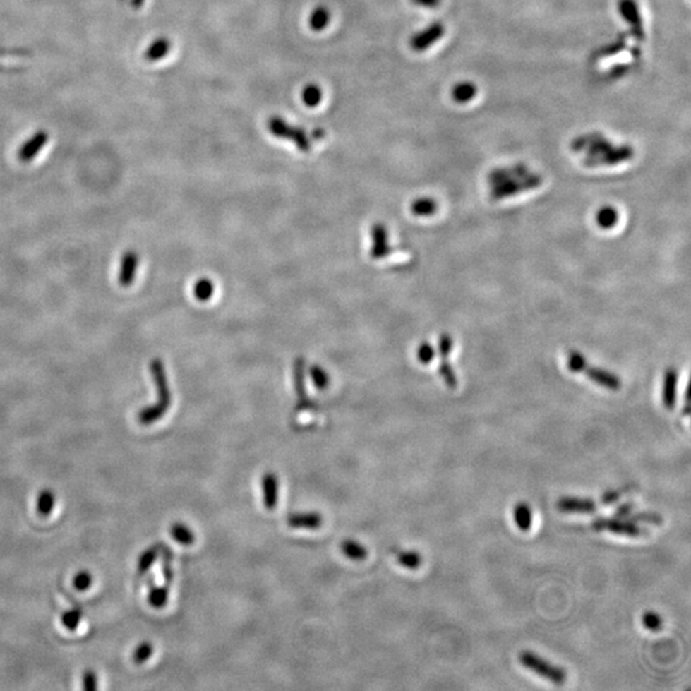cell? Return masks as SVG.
<instances>
[{
  "instance_id": "obj_46",
  "label": "cell",
  "mask_w": 691,
  "mask_h": 691,
  "mask_svg": "<svg viewBox=\"0 0 691 691\" xmlns=\"http://www.w3.org/2000/svg\"><path fill=\"white\" fill-rule=\"evenodd\" d=\"M28 52L23 49H3L0 48V55H26Z\"/></svg>"
},
{
  "instance_id": "obj_18",
  "label": "cell",
  "mask_w": 691,
  "mask_h": 691,
  "mask_svg": "<svg viewBox=\"0 0 691 691\" xmlns=\"http://www.w3.org/2000/svg\"><path fill=\"white\" fill-rule=\"evenodd\" d=\"M478 94V88L470 81L456 83L451 90L452 100L457 104L470 103Z\"/></svg>"
},
{
  "instance_id": "obj_42",
  "label": "cell",
  "mask_w": 691,
  "mask_h": 691,
  "mask_svg": "<svg viewBox=\"0 0 691 691\" xmlns=\"http://www.w3.org/2000/svg\"><path fill=\"white\" fill-rule=\"evenodd\" d=\"M83 689L85 690H95L97 687V678L92 671H86L83 678Z\"/></svg>"
},
{
  "instance_id": "obj_19",
  "label": "cell",
  "mask_w": 691,
  "mask_h": 691,
  "mask_svg": "<svg viewBox=\"0 0 691 691\" xmlns=\"http://www.w3.org/2000/svg\"><path fill=\"white\" fill-rule=\"evenodd\" d=\"M513 520L521 531H529L533 524V512L527 503H517L513 508Z\"/></svg>"
},
{
  "instance_id": "obj_48",
  "label": "cell",
  "mask_w": 691,
  "mask_h": 691,
  "mask_svg": "<svg viewBox=\"0 0 691 691\" xmlns=\"http://www.w3.org/2000/svg\"><path fill=\"white\" fill-rule=\"evenodd\" d=\"M145 0H132V6L133 8H140L143 4H144Z\"/></svg>"
},
{
  "instance_id": "obj_35",
  "label": "cell",
  "mask_w": 691,
  "mask_h": 691,
  "mask_svg": "<svg viewBox=\"0 0 691 691\" xmlns=\"http://www.w3.org/2000/svg\"><path fill=\"white\" fill-rule=\"evenodd\" d=\"M627 519L630 521L644 522V524H650V525H662L663 524L662 516L653 512H631Z\"/></svg>"
},
{
  "instance_id": "obj_38",
  "label": "cell",
  "mask_w": 691,
  "mask_h": 691,
  "mask_svg": "<svg viewBox=\"0 0 691 691\" xmlns=\"http://www.w3.org/2000/svg\"><path fill=\"white\" fill-rule=\"evenodd\" d=\"M152 656V645L150 643H141L133 651V661L136 664H143Z\"/></svg>"
},
{
  "instance_id": "obj_3",
  "label": "cell",
  "mask_w": 691,
  "mask_h": 691,
  "mask_svg": "<svg viewBox=\"0 0 691 691\" xmlns=\"http://www.w3.org/2000/svg\"><path fill=\"white\" fill-rule=\"evenodd\" d=\"M520 662L524 667H527V670L533 671L541 678H546L555 685H563L566 681V676H567L566 671L561 667H557L555 664L549 663L548 661L531 651L521 653Z\"/></svg>"
},
{
  "instance_id": "obj_24",
  "label": "cell",
  "mask_w": 691,
  "mask_h": 691,
  "mask_svg": "<svg viewBox=\"0 0 691 691\" xmlns=\"http://www.w3.org/2000/svg\"><path fill=\"white\" fill-rule=\"evenodd\" d=\"M341 549L346 557L352 561H363L368 555L366 548L355 541H344L341 544Z\"/></svg>"
},
{
  "instance_id": "obj_39",
  "label": "cell",
  "mask_w": 691,
  "mask_h": 691,
  "mask_svg": "<svg viewBox=\"0 0 691 691\" xmlns=\"http://www.w3.org/2000/svg\"><path fill=\"white\" fill-rule=\"evenodd\" d=\"M434 357H435V351L433 349L431 343H421L418 349L419 361L424 363V365H428V363H431L434 360Z\"/></svg>"
},
{
  "instance_id": "obj_34",
  "label": "cell",
  "mask_w": 691,
  "mask_h": 691,
  "mask_svg": "<svg viewBox=\"0 0 691 691\" xmlns=\"http://www.w3.org/2000/svg\"><path fill=\"white\" fill-rule=\"evenodd\" d=\"M83 618V611L78 608L71 609L62 615V625L69 631H75Z\"/></svg>"
},
{
  "instance_id": "obj_23",
  "label": "cell",
  "mask_w": 691,
  "mask_h": 691,
  "mask_svg": "<svg viewBox=\"0 0 691 691\" xmlns=\"http://www.w3.org/2000/svg\"><path fill=\"white\" fill-rule=\"evenodd\" d=\"M410 209L416 217H429L438 210V203L431 198H420L411 204Z\"/></svg>"
},
{
  "instance_id": "obj_12",
  "label": "cell",
  "mask_w": 691,
  "mask_h": 691,
  "mask_svg": "<svg viewBox=\"0 0 691 691\" xmlns=\"http://www.w3.org/2000/svg\"><path fill=\"white\" fill-rule=\"evenodd\" d=\"M49 135L44 131H39L30 137L25 144L22 145L18 151V157L22 163H30L35 157L42 151V148L48 144Z\"/></svg>"
},
{
  "instance_id": "obj_14",
  "label": "cell",
  "mask_w": 691,
  "mask_h": 691,
  "mask_svg": "<svg viewBox=\"0 0 691 691\" xmlns=\"http://www.w3.org/2000/svg\"><path fill=\"white\" fill-rule=\"evenodd\" d=\"M529 173V168L525 164H515L511 167H503L498 168L489 173L488 179L492 186L500 185L502 182H506L510 179H520Z\"/></svg>"
},
{
  "instance_id": "obj_25",
  "label": "cell",
  "mask_w": 691,
  "mask_h": 691,
  "mask_svg": "<svg viewBox=\"0 0 691 691\" xmlns=\"http://www.w3.org/2000/svg\"><path fill=\"white\" fill-rule=\"evenodd\" d=\"M172 538L174 541L182 544V546H191L195 541V534L192 533L191 529L184 525V524H173L171 527Z\"/></svg>"
},
{
  "instance_id": "obj_4",
  "label": "cell",
  "mask_w": 691,
  "mask_h": 691,
  "mask_svg": "<svg viewBox=\"0 0 691 691\" xmlns=\"http://www.w3.org/2000/svg\"><path fill=\"white\" fill-rule=\"evenodd\" d=\"M268 130L273 133L274 136L289 140L296 144L299 150L308 152L311 149V143L306 132L300 128L288 124L281 116H272L268 121Z\"/></svg>"
},
{
  "instance_id": "obj_36",
  "label": "cell",
  "mask_w": 691,
  "mask_h": 691,
  "mask_svg": "<svg viewBox=\"0 0 691 691\" xmlns=\"http://www.w3.org/2000/svg\"><path fill=\"white\" fill-rule=\"evenodd\" d=\"M602 136L599 133H587V135H582V136L576 137L575 140L571 143V149L575 152H580V151H585L588 149L589 145L591 144L593 141H596L598 137Z\"/></svg>"
},
{
  "instance_id": "obj_47",
  "label": "cell",
  "mask_w": 691,
  "mask_h": 691,
  "mask_svg": "<svg viewBox=\"0 0 691 691\" xmlns=\"http://www.w3.org/2000/svg\"><path fill=\"white\" fill-rule=\"evenodd\" d=\"M311 135H313L315 140H320V138H323V136H324V131H323L322 128H315Z\"/></svg>"
},
{
  "instance_id": "obj_8",
  "label": "cell",
  "mask_w": 691,
  "mask_h": 691,
  "mask_svg": "<svg viewBox=\"0 0 691 691\" xmlns=\"http://www.w3.org/2000/svg\"><path fill=\"white\" fill-rule=\"evenodd\" d=\"M617 9L618 13L621 14L623 21L629 23L632 36H635L637 40H643V21H642V14L637 0H618Z\"/></svg>"
},
{
  "instance_id": "obj_41",
  "label": "cell",
  "mask_w": 691,
  "mask_h": 691,
  "mask_svg": "<svg viewBox=\"0 0 691 691\" xmlns=\"http://www.w3.org/2000/svg\"><path fill=\"white\" fill-rule=\"evenodd\" d=\"M311 377H313V380H314L315 385H316L318 388L324 390V388H327V387H328V375H327V374H325L322 369L315 368V369L313 370Z\"/></svg>"
},
{
  "instance_id": "obj_32",
  "label": "cell",
  "mask_w": 691,
  "mask_h": 691,
  "mask_svg": "<svg viewBox=\"0 0 691 691\" xmlns=\"http://www.w3.org/2000/svg\"><path fill=\"white\" fill-rule=\"evenodd\" d=\"M613 146L615 145L612 144L609 140L603 136H599L596 141H593L591 144L589 145L588 149L585 150L587 151V157H599L604 152L611 150Z\"/></svg>"
},
{
  "instance_id": "obj_33",
  "label": "cell",
  "mask_w": 691,
  "mask_h": 691,
  "mask_svg": "<svg viewBox=\"0 0 691 691\" xmlns=\"http://www.w3.org/2000/svg\"><path fill=\"white\" fill-rule=\"evenodd\" d=\"M212 292H214V286H212V281H209L206 278L199 280L193 287V294L200 301H208L212 297Z\"/></svg>"
},
{
  "instance_id": "obj_37",
  "label": "cell",
  "mask_w": 691,
  "mask_h": 691,
  "mask_svg": "<svg viewBox=\"0 0 691 691\" xmlns=\"http://www.w3.org/2000/svg\"><path fill=\"white\" fill-rule=\"evenodd\" d=\"M92 585V576L88 571H80L73 577V587L78 591H86Z\"/></svg>"
},
{
  "instance_id": "obj_10",
  "label": "cell",
  "mask_w": 691,
  "mask_h": 691,
  "mask_svg": "<svg viewBox=\"0 0 691 691\" xmlns=\"http://www.w3.org/2000/svg\"><path fill=\"white\" fill-rule=\"evenodd\" d=\"M582 373H584L590 380H593L594 383L601 385L603 388H607V390H618L623 385L621 379L615 375L613 373L601 369V368L590 366L588 363H584Z\"/></svg>"
},
{
  "instance_id": "obj_17",
  "label": "cell",
  "mask_w": 691,
  "mask_h": 691,
  "mask_svg": "<svg viewBox=\"0 0 691 691\" xmlns=\"http://www.w3.org/2000/svg\"><path fill=\"white\" fill-rule=\"evenodd\" d=\"M263 494H264V505L269 511H272L277 506L278 500V479L275 474L268 472L263 478Z\"/></svg>"
},
{
  "instance_id": "obj_16",
  "label": "cell",
  "mask_w": 691,
  "mask_h": 691,
  "mask_svg": "<svg viewBox=\"0 0 691 691\" xmlns=\"http://www.w3.org/2000/svg\"><path fill=\"white\" fill-rule=\"evenodd\" d=\"M287 524L294 529H308L316 530L323 524L322 516L316 512L294 513L289 515Z\"/></svg>"
},
{
  "instance_id": "obj_44",
  "label": "cell",
  "mask_w": 691,
  "mask_h": 691,
  "mask_svg": "<svg viewBox=\"0 0 691 691\" xmlns=\"http://www.w3.org/2000/svg\"><path fill=\"white\" fill-rule=\"evenodd\" d=\"M634 510V506L631 503H626V505H623V506L618 507L616 510L617 517H623V519H627L629 517L630 513L632 512Z\"/></svg>"
},
{
  "instance_id": "obj_5",
  "label": "cell",
  "mask_w": 691,
  "mask_h": 691,
  "mask_svg": "<svg viewBox=\"0 0 691 691\" xmlns=\"http://www.w3.org/2000/svg\"><path fill=\"white\" fill-rule=\"evenodd\" d=\"M591 527L596 531H609L612 534L625 535L630 538H639L643 535H648V531L643 527H637L632 521L623 520L620 519H611V517H599L591 522Z\"/></svg>"
},
{
  "instance_id": "obj_21",
  "label": "cell",
  "mask_w": 691,
  "mask_h": 691,
  "mask_svg": "<svg viewBox=\"0 0 691 691\" xmlns=\"http://www.w3.org/2000/svg\"><path fill=\"white\" fill-rule=\"evenodd\" d=\"M169 52H171V42L165 37H160L152 42L145 52V59L150 62H157L163 59Z\"/></svg>"
},
{
  "instance_id": "obj_2",
  "label": "cell",
  "mask_w": 691,
  "mask_h": 691,
  "mask_svg": "<svg viewBox=\"0 0 691 691\" xmlns=\"http://www.w3.org/2000/svg\"><path fill=\"white\" fill-rule=\"evenodd\" d=\"M543 184V177L536 173H527L520 179H510L502 182L500 185L492 186L491 199L500 201L506 198H511L522 192L530 191L538 188Z\"/></svg>"
},
{
  "instance_id": "obj_43",
  "label": "cell",
  "mask_w": 691,
  "mask_h": 691,
  "mask_svg": "<svg viewBox=\"0 0 691 691\" xmlns=\"http://www.w3.org/2000/svg\"><path fill=\"white\" fill-rule=\"evenodd\" d=\"M621 494L623 493L618 492V491H616V492L606 493L602 497L603 505H612V503H615V502H617V500L621 498Z\"/></svg>"
},
{
  "instance_id": "obj_6",
  "label": "cell",
  "mask_w": 691,
  "mask_h": 691,
  "mask_svg": "<svg viewBox=\"0 0 691 691\" xmlns=\"http://www.w3.org/2000/svg\"><path fill=\"white\" fill-rule=\"evenodd\" d=\"M635 155V151L632 146L630 145H621V146H613L611 150L604 152L599 157H584V165L589 168H596L601 165H616L620 163L629 162Z\"/></svg>"
},
{
  "instance_id": "obj_1",
  "label": "cell",
  "mask_w": 691,
  "mask_h": 691,
  "mask_svg": "<svg viewBox=\"0 0 691 691\" xmlns=\"http://www.w3.org/2000/svg\"><path fill=\"white\" fill-rule=\"evenodd\" d=\"M151 377L157 390V401L151 406L145 407L138 412V421L143 425H150L164 416L165 412L171 407V388L168 385L165 375L164 365L162 360L155 359L150 363Z\"/></svg>"
},
{
  "instance_id": "obj_9",
  "label": "cell",
  "mask_w": 691,
  "mask_h": 691,
  "mask_svg": "<svg viewBox=\"0 0 691 691\" xmlns=\"http://www.w3.org/2000/svg\"><path fill=\"white\" fill-rule=\"evenodd\" d=\"M445 32V28L443 23L434 22V23H431V26H428L423 31H420L411 37V49L414 52H418V53L424 52L426 49L431 48L433 44L439 42L443 37Z\"/></svg>"
},
{
  "instance_id": "obj_27",
  "label": "cell",
  "mask_w": 691,
  "mask_h": 691,
  "mask_svg": "<svg viewBox=\"0 0 691 691\" xmlns=\"http://www.w3.org/2000/svg\"><path fill=\"white\" fill-rule=\"evenodd\" d=\"M55 503V495L54 493L49 489H45L42 491L40 494H39V498H37V512L42 516H49L53 508H54Z\"/></svg>"
},
{
  "instance_id": "obj_30",
  "label": "cell",
  "mask_w": 691,
  "mask_h": 691,
  "mask_svg": "<svg viewBox=\"0 0 691 691\" xmlns=\"http://www.w3.org/2000/svg\"><path fill=\"white\" fill-rule=\"evenodd\" d=\"M168 588L167 587H154L151 589L148 601L150 603L151 607L154 608H163L168 602Z\"/></svg>"
},
{
  "instance_id": "obj_11",
  "label": "cell",
  "mask_w": 691,
  "mask_h": 691,
  "mask_svg": "<svg viewBox=\"0 0 691 691\" xmlns=\"http://www.w3.org/2000/svg\"><path fill=\"white\" fill-rule=\"evenodd\" d=\"M140 258L133 250H128L124 253L121 259V267H119V274H118V282L122 287H130L135 281L136 277L137 267H138Z\"/></svg>"
},
{
  "instance_id": "obj_31",
  "label": "cell",
  "mask_w": 691,
  "mask_h": 691,
  "mask_svg": "<svg viewBox=\"0 0 691 691\" xmlns=\"http://www.w3.org/2000/svg\"><path fill=\"white\" fill-rule=\"evenodd\" d=\"M157 555H159V549L157 547H151L149 549H146L144 553L140 557L138 560V563H137V568H138V572L143 575L145 572H148L150 570L151 566L154 565V562L157 561Z\"/></svg>"
},
{
  "instance_id": "obj_15",
  "label": "cell",
  "mask_w": 691,
  "mask_h": 691,
  "mask_svg": "<svg viewBox=\"0 0 691 691\" xmlns=\"http://www.w3.org/2000/svg\"><path fill=\"white\" fill-rule=\"evenodd\" d=\"M678 370L668 368L666 370L663 382V404L667 410H673L678 397Z\"/></svg>"
},
{
  "instance_id": "obj_13",
  "label": "cell",
  "mask_w": 691,
  "mask_h": 691,
  "mask_svg": "<svg viewBox=\"0 0 691 691\" xmlns=\"http://www.w3.org/2000/svg\"><path fill=\"white\" fill-rule=\"evenodd\" d=\"M557 508L565 513H593L598 507L593 500L563 497L557 502Z\"/></svg>"
},
{
  "instance_id": "obj_29",
  "label": "cell",
  "mask_w": 691,
  "mask_h": 691,
  "mask_svg": "<svg viewBox=\"0 0 691 691\" xmlns=\"http://www.w3.org/2000/svg\"><path fill=\"white\" fill-rule=\"evenodd\" d=\"M302 102L308 107H316L322 102V90L319 89L318 85H306L305 89L302 90Z\"/></svg>"
},
{
  "instance_id": "obj_40",
  "label": "cell",
  "mask_w": 691,
  "mask_h": 691,
  "mask_svg": "<svg viewBox=\"0 0 691 691\" xmlns=\"http://www.w3.org/2000/svg\"><path fill=\"white\" fill-rule=\"evenodd\" d=\"M643 625L649 631H658L662 627V617L656 612H647L643 616Z\"/></svg>"
},
{
  "instance_id": "obj_20",
  "label": "cell",
  "mask_w": 691,
  "mask_h": 691,
  "mask_svg": "<svg viewBox=\"0 0 691 691\" xmlns=\"http://www.w3.org/2000/svg\"><path fill=\"white\" fill-rule=\"evenodd\" d=\"M620 214L617 212L616 208L613 206H603L596 214V226L601 227L602 229H611L618 223Z\"/></svg>"
},
{
  "instance_id": "obj_28",
  "label": "cell",
  "mask_w": 691,
  "mask_h": 691,
  "mask_svg": "<svg viewBox=\"0 0 691 691\" xmlns=\"http://www.w3.org/2000/svg\"><path fill=\"white\" fill-rule=\"evenodd\" d=\"M397 561L399 562V565L409 570H418L423 563V557L418 552L404 551L398 553Z\"/></svg>"
},
{
  "instance_id": "obj_45",
  "label": "cell",
  "mask_w": 691,
  "mask_h": 691,
  "mask_svg": "<svg viewBox=\"0 0 691 691\" xmlns=\"http://www.w3.org/2000/svg\"><path fill=\"white\" fill-rule=\"evenodd\" d=\"M411 1L414 4L419 6V7L431 8V9H433V8L438 7L442 0H411Z\"/></svg>"
},
{
  "instance_id": "obj_7",
  "label": "cell",
  "mask_w": 691,
  "mask_h": 691,
  "mask_svg": "<svg viewBox=\"0 0 691 691\" xmlns=\"http://www.w3.org/2000/svg\"><path fill=\"white\" fill-rule=\"evenodd\" d=\"M452 344H453V341H452V337L450 335H440L439 338V354H440V363H439V374L442 379L445 380V385L451 390H456L457 385H459V380H457V377L455 374V371L452 369L451 365H450V361H448V356L451 354Z\"/></svg>"
},
{
  "instance_id": "obj_26",
  "label": "cell",
  "mask_w": 691,
  "mask_h": 691,
  "mask_svg": "<svg viewBox=\"0 0 691 691\" xmlns=\"http://www.w3.org/2000/svg\"><path fill=\"white\" fill-rule=\"evenodd\" d=\"M329 20H330V14H329L328 9L319 7L313 11V13L310 16V20H308V25H310V28L314 31H322L328 26Z\"/></svg>"
},
{
  "instance_id": "obj_22",
  "label": "cell",
  "mask_w": 691,
  "mask_h": 691,
  "mask_svg": "<svg viewBox=\"0 0 691 691\" xmlns=\"http://www.w3.org/2000/svg\"><path fill=\"white\" fill-rule=\"evenodd\" d=\"M373 231H374L373 232L374 234V246L371 250V255L375 259H380V258H384L390 253V247L387 244V232H385V228L382 226L375 227Z\"/></svg>"
}]
</instances>
